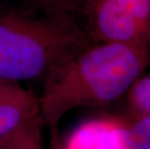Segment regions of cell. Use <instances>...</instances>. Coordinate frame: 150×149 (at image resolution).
I'll return each mask as SVG.
<instances>
[{
    "mask_svg": "<svg viewBox=\"0 0 150 149\" xmlns=\"http://www.w3.org/2000/svg\"><path fill=\"white\" fill-rule=\"evenodd\" d=\"M7 137H8V136H7ZM7 137H5V138H0V147H1V145L3 144V142H4V141H5V139H6V138H7Z\"/></svg>",
    "mask_w": 150,
    "mask_h": 149,
    "instance_id": "cell-11",
    "label": "cell"
},
{
    "mask_svg": "<svg viewBox=\"0 0 150 149\" xmlns=\"http://www.w3.org/2000/svg\"><path fill=\"white\" fill-rule=\"evenodd\" d=\"M149 1H150V0H149Z\"/></svg>",
    "mask_w": 150,
    "mask_h": 149,
    "instance_id": "cell-12",
    "label": "cell"
},
{
    "mask_svg": "<svg viewBox=\"0 0 150 149\" xmlns=\"http://www.w3.org/2000/svg\"><path fill=\"white\" fill-rule=\"evenodd\" d=\"M91 45L74 17L36 18L0 9V80H44Z\"/></svg>",
    "mask_w": 150,
    "mask_h": 149,
    "instance_id": "cell-2",
    "label": "cell"
},
{
    "mask_svg": "<svg viewBox=\"0 0 150 149\" xmlns=\"http://www.w3.org/2000/svg\"><path fill=\"white\" fill-rule=\"evenodd\" d=\"M44 9L47 15L73 17L74 13L81 10L84 0H33Z\"/></svg>",
    "mask_w": 150,
    "mask_h": 149,
    "instance_id": "cell-8",
    "label": "cell"
},
{
    "mask_svg": "<svg viewBox=\"0 0 150 149\" xmlns=\"http://www.w3.org/2000/svg\"><path fill=\"white\" fill-rule=\"evenodd\" d=\"M126 115L150 114V75L139 77L127 92Z\"/></svg>",
    "mask_w": 150,
    "mask_h": 149,
    "instance_id": "cell-7",
    "label": "cell"
},
{
    "mask_svg": "<svg viewBox=\"0 0 150 149\" xmlns=\"http://www.w3.org/2000/svg\"><path fill=\"white\" fill-rule=\"evenodd\" d=\"M124 149H150V139L137 137L127 132L125 125Z\"/></svg>",
    "mask_w": 150,
    "mask_h": 149,
    "instance_id": "cell-10",
    "label": "cell"
},
{
    "mask_svg": "<svg viewBox=\"0 0 150 149\" xmlns=\"http://www.w3.org/2000/svg\"><path fill=\"white\" fill-rule=\"evenodd\" d=\"M41 115L24 123L8 136L0 149H45L43 145Z\"/></svg>",
    "mask_w": 150,
    "mask_h": 149,
    "instance_id": "cell-6",
    "label": "cell"
},
{
    "mask_svg": "<svg viewBox=\"0 0 150 149\" xmlns=\"http://www.w3.org/2000/svg\"><path fill=\"white\" fill-rule=\"evenodd\" d=\"M124 120L128 133L137 137L150 139V114L126 115Z\"/></svg>",
    "mask_w": 150,
    "mask_h": 149,
    "instance_id": "cell-9",
    "label": "cell"
},
{
    "mask_svg": "<svg viewBox=\"0 0 150 149\" xmlns=\"http://www.w3.org/2000/svg\"><path fill=\"white\" fill-rule=\"evenodd\" d=\"M124 117L104 116L81 123L67 136L59 149H124Z\"/></svg>",
    "mask_w": 150,
    "mask_h": 149,
    "instance_id": "cell-4",
    "label": "cell"
},
{
    "mask_svg": "<svg viewBox=\"0 0 150 149\" xmlns=\"http://www.w3.org/2000/svg\"><path fill=\"white\" fill-rule=\"evenodd\" d=\"M81 11L92 45L121 43L150 49L149 0H84Z\"/></svg>",
    "mask_w": 150,
    "mask_h": 149,
    "instance_id": "cell-3",
    "label": "cell"
},
{
    "mask_svg": "<svg viewBox=\"0 0 150 149\" xmlns=\"http://www.w3.org/2000/svg\"><path fill=\"white\" fill-rule=\"evenodd\" d=\"M150 65V49L121 43L88 47L44 78L39 97L44 124L55 128L79 107H105L126 94Z\"/></svg>",
    "mask_w": 150,
    "mask_h": 149,
    "instance_id": "cell-1",
    "label": "cell"
},
{
    "mask_svg": "<svg viewBox=\"0 0 150 149\" xmlns=\"http://www.w3.org/2000/svg\"><path fill=\"white\" fill-rule=\"evenodd\" d=\"M40 114L39 98L20 82L0 80V138Z\"/></svg>",
    "mask_w": 150,
    "mask_h": 149,
    "instance_id": "cell-5",
    "label": "cell"
}]
</instances>
